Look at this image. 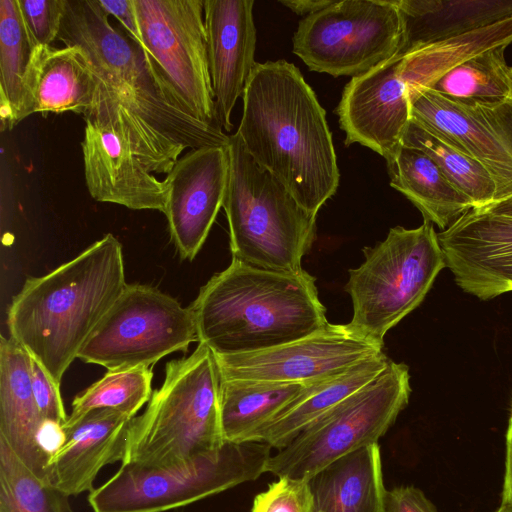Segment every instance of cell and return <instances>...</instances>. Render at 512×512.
<instances>
[{
	"mask_svg": "<svg viewBox=\"0 0 512 512\" xmlns=\"http://www.w3.org/2000/svg\"><path fill=\"white\" fill-rule=\"evenodd\" d=\"M254 0H204L209 71L218 122L231 131V114L256 61Z\"/></svg>",
	"mask_w": 512,
	"mask_h": 512,
	"instance_id": "obj_18",
	"label": "cell"
},
{
	"mask_svg": "<svg viewBox=\"0 0 512 512\" xmlns=\"http://www.w3.org/2000/svg\"><path fill=\"white\" fill-rule=\"evenodd\" d=\"M132 419L114 409H97L64 423L47 464L46 483L68 496L93 491L101 469L122 462Z\"/></svg>",
	"mask_w": 512,
	"mask_h": 512,
	"instance_id": "obj_20",
	"label": "cell"
},
{
	"mask_svg": "<svg viewBox=\"0 0 512 512\" xmlns=\"http://www.w3.org/2000/svg\"><path fill=\"white\" fill-rule=\"evenodd\" d=\"M271 446L225 442L188 465L149 468L121 463L116 473L89 493L93 512H164L253 481L266 472Z\"/></svg>",
	"mask_w": 512,
	"mask_h": 512,
	"instance_id": "obj_8",
	"label": "cell"
},
{
	"mask_svg": "<svg viewBox=\"0 0 512 512\" xmlns=\"http://www.w3.org/2000/svg\"><path fill=\"white\" fill-rule=\"evenodd\" d=\"M219 379L222 435L224 442L233 443L250 441L308 384Z\"/></svg>",
	"mask_w": 512,
	"mask_h": 512,
	"instance_id": "obj_28",
	"label": "cell"
},
{
	"mask_svg": "<svg viewBox=\"0 0 512 512\" xmlns=\"http://www.w3.org/2000/svg\"><path fill=\"white\" fill-rule=\"evenodd\" d=\"M31 356L12 338L0 340V440L38 478L46 482L52 453L48 435L61 440V428L47 423L31 382Z\"/></svg>",
	"mask_w": 512,
	"mask_h": 512,
	"instance_id": "obj_21",
	"label": "cell"
},
{
	"mask_svg": "<svg viewBox=\"0 0 512 512\" xmlns=\"http://www.w3.org/2000/svg\"><path fill=\"white\" fill-rule=\"evenodd\" d=\"M223 202L232 258L251 266L299 273L316 239V217L247 152L236 132L228 145Z\"/></svg>",
	"mask_w": 512,
	"mask_h": 512,
	"instance_id": "obj_6",
	"label": "cell"
},
{
	"mask_svg": "<svg viewBox=\"0 0 512 512\" xmlns=\"http://www.w3.org/2000/svg\"><path fill=\"white\" fill-rule=\"evenodd\" d=\"M365 260L349 270L345 290L352 299L349 324L384 346V336L424 300L446 267L438 233L431 222L417 228L389 230L374 247L363 249Z\"/></svg>",
	"mask_w": 512,
	"mask_h": 512,
	"instance_id": "obj_7",
	"label": "cell"
},
{
	"mask_svg": "<svg viewBox=\"0 0 512 512\" xmlns=\"http://www.w3.org/2000/svg\"><path fill=\"white\" fill-rule=\"evenodd\" d=\"M391 360L381 352L370 356L331 377L311 382L267 423L250 441L282 449L304 428L345 398L374 380Z\"/></svg>",
	"mask_w": 512,
	"mask_h": 512,
	"instance_id": "obj_22",
	"label": "cell"
},
{
	"mask_svg": "<svg viewBox=\"0 0 512 512\" xmlns=\"http://www.w3.org/2000/svg\"><path fill=\"white\" fill-rule=\"evenodd\" d=\"M397 5L401 56L512 16V0H397Z\"/></svg>",
	"mask_w": 512,
	"mask_h": 512,
	"instance_id": "obj_23",
	"label": "cell"
},
{
	"mask_svg": "<svg viewBox=\"0 0 512 512\" xmlns=\"http://www.w3.org/2000/svg\"><path fill=\"white\" fill-rule=\"evenodd\" d=\"M24 24L36 46H50L58 39L65 0H18Z\"/></svg>",
	"mask_w": 512,
	"mask_h": 512,
	"instance_id": "obj_35",
	"label": "cell"
},
{
	"mask_svg": "<svg viewBox=\"0 0 512 512\" xmlns=\"http://www.w3.org/2000/svg\"><path fill=\"white\" fill-rule=\"evenodd\" d=\"M250 512H315L308 481L278 478L256 495Z\"/></svg>",
	"mask_w": 512,
	"mask_h": 512,
	"instance_id": "obj_34",
	"label": "cell"
},
{
	"mask_svg": "<svg viewBox=\"0 0 512 512\" xmlns=\"http://www.w3.org/2000/svg\"><path fill=\"white\" fill-rule=\"evenodd\" d=\"M511 43L512 16L403 56L399 75L409 96L428 89L435 80L461 62L489 49Z\"/></svg>",
	"mask_w": 512,
	"mask_h": 512,
	"instance_id": "obj_29",
	"label": "cell"
},
{
	"mask_svg": "<svg viewBox=\"0 0 512 512\" xmlns=\"http://www.w3.org/2000/svg\"><path fill=\"white\" fill-rule=\"evenodd\" d=\"M386 512H437L434 504L418 488L401 486L387 491Z\"/></svg>",
	"mask_w": 512,
	"mask_h": 512,
	"instance_id": "obj_37",
	"label": "cell"
},
{
	"mask_svg": "<svg viewBox=\"0 0 512 512\" xmlns=\"http://www.w3.org/2000/svg\"><path fill=\"white\" fill-rule=\"evenodd\" d=\"M335 0H280L283 6L289 8L300 16H308L314 14L328 6Z\"/></svg>",
	"mask_w": 512,
	"mask_h": 512,
	"instance_id": "obj_39",
	"label": "cell"
},
{
	"mask_svg": "<svg viewBox=\"0 0 512 512\" xmlns=\"http://www.w3.org/2000/svg\"><path fill=\"white\" fill-rule=\"evenodd\" d=\"M95 89L94 76L79 47L37 48L31 75L33 114L84 116L93 104Z\"/></svg>",
	"mask_w": 512,
	"mask_h": 512,
	"instance_id": "obj_26",
	"label": "cell"
},
{
	"mask_svg": "<svg viewBox=\"0 0 512 512\" xmlns=\"http://www.w3.org/2000/svg\"><path fill=\"white\" fill-rule=\"evenodd\" d=\"M401 39L397 0H341L300 20L292 50L311 71L353 78L398 55Z\"/></svg>",
	"mask_w": 512,
	"mask_h": 512,
	"instance_id": "obj_10",
	"label": "cell"
},
{
	"mask_svg": "<svg viewBox=\"0 0 512 512\" xmlns=\"http://www.w3.org/2000/svg\"><path fill=\"white\" fill-rule=\"evenodd\" d=\"M104 11L115 17L126 33L144 49L133 0H97Z\"/></svg>",
	"mask_w": 512,
	"mask_h": 512,
	"instance_id": "obj_38",
	"label": "cell"
},
{
	"mask_svg": "<svg viewBox=\"0 0 512 512\" xmlns=\"http://www.w3.org/2000/svg\"><path fill=\"white\" fill-rule=\"evenodd\" d=\"M227 147L190 150L166 174L164 214L182 259L195 258L223 207L229 177Z\"/></svg>",
	"mask_w": 512,
	"mask_h": 512,
	"instance_id": "obj_16",
	"label": "cell"
},
{
	"mask_svg": "<svg viewBox=\"0 0 512 512\" xmlns=\"http://www.w3.org/2000/svg\"><path fill=\"white\" fill-rule=\"evenodd\" d=\"M502 493L512 499V417H509L506 432L505 474Z\"/></svg>",
	"mask_w": 512,
	"mask_h": 512,
	"instance_id": "obj_40",
	"label": "cell"
},
{
	"mask_svg": "<svg viewBox=\"0 0 512 512\" xmlns=\"http://www.w3.org/2000/svg\"><path fill=\"white\" fill-rule=\"evenodd\" d=\"M108 16L97 0H65L58 40L81 49L96 82L84 120L111 128L151 173L168 174L186 149L227 147L230 135L189 114L150 54Z\"/></svg>",
	"mask_w": 512,
	"mask_h": 512,
	"instance_id": "obj_1",
	"label": "cell"
},
{
	"mask_svg": "<svg viewBox=\"0 0 512 512\" xmlns=\"http://www.w3.org/2000/svg\"><path fill=\"white\" fill-rule=\"evenodd\" d=\"M382 348L349 323H328L312 335L277 347L214 356L223 379L306 384L341 373Z\"/></svg>",
	"mask_w": 512,
	"mask_h": 512,
	"instance_id": "obj_13",
	"label": "cell"
},
{
	"mask_svg": "<svg viewBox=\"0 0 512 512\" xmlns=\"http://www.w3.org/2000/svg\"><path fill=\"white\" fill-rule=\"evenodd\" d=\"M151 368L107 370L106 374L77 394L65 423H73L97 409H114L134 418L152 396Z\"/></svg>",
	"mask_w": 512,
	"mask_h": 512,
	"instance_id": "obj_32",
	"label": "cell"
},
{
	"mask_svg": "<svg viewBox=\"0 0 512 512\" xmlns=\"http://www.w3.org/2000/svg\"><path fill=\"white\" fill-rule=\"evenodd\" d=\"M386 162L390 185L421 212L425 221L441 231L474 208L473 202L421 150L402 144Z\"/></svg>",
	"mask_w": 512,
	"mask_h": 512,
	"instance_id": "obj_25",
	"label": "cell"
},
{
	"mask_svg": "<svg viewBox=\"0 0 512 512\" xmlns=\"http://www.w3.org/2000/svg\"><path fill=\"white\" fill-rule=\"evenodd\" d=\"M395 55L344 87L336 108L345 145L358 143L389 160L402 146L411 120L410 100Z\"/></svg>",
	"mask_w": 512,
	"mask_h": 512,
	"instance_id": "obj_17",
	"label": "cell"
},
{
	"mask_svg": "<svg viewBox=\"0 0 512 512\" xmlns=\"http://www.w3.org/2000/svg\"><path fill=\"white\" fill-rule=\"evenodd\" d=\"M438 239L464 292L490 300L512 291V195L471 208Z\"/></svg>",
	"mask_w": 512,
	"mask_h": 512,
	"instance_id": "obj_14",
	"label": "cell"
},
{
	"mask_svg": "<svg viewBox=\"0 0 512 512\" xmlns=\"http://www.w3.org/2000/svg\"><path fill=\"white\" fill-rule=\"evenodd\" d=\"M219 380L214 353L203 343L168 362L163 384L130 421L121 463L180 467L222 447Z\"/></svg>",
	"mask_w": 512,
	"mask_h": 512,
	"instance_id": "obj_5",
	"label": "cell"
},
{
	"mask_svg": "<svg viewBox=\"0 0 512 512\" xmlns=\"http://www.w3.org/2000/svg\"><path fill=\"white\" fill-rule=\"evenodd\" d=\"M198 341L190 307L155 287L127 284L78 358L107 370L147 367Z\"/></svg>",
	"mask_w": 512,
	"mask_h": 512,
	"instance_id": "obj_11",
	"label": "cell"
},
{
	"mask_svg": "<svg viewBox=\"0 0 512 512\" xmlns=\"http://www.w3.org/2000/svg\"><path fill=\"white\" fill-rule=\"evenodd\" d=\"M38 46L24 24L18 0H0L1 130L33 114L31 75Z\"/></svg>",
	"mask_w": 512,
	"mask_h": 512,
	"instance_id": "obj_27",
	"label": "cell"
},
{
	"mask_svg": "<svg viewBox=\"0 0 512 512\" xmlns=\"http://www.w3.org/2000/svg\"><path fill=\"white\" fill-rule=\"evenodd\" d=\"M511 70H512V67H511ZM511 103H512V96H511Z\"/></svg>",
	"mask_w": 512,
	"mask_h": 512,
	"instance_id": "obj_42",
	"label": "cell"
},
{
	"mask_svg": "<svg viewBox=\"0 0 512 512\" xmlns=\"http://www.w3.org/2000/svg\"><path fill=\"white\" fill-rule=\"evenodd\" d=\"M85 182L98 201L132 210L165 212L167 187L111 128L85 120L81 142Z\"/></svg>",
	"mask_w": 512,
	"mask_h": 512,
	"instance_id": "obj_19",
	"label": "cell"
},
{
	"mask_svg": "<svg viewBox=\"0 0 512 512\" xmlns=\"http://www.w3.org/2000/svg\"><path fill=\"white\" fill-rule=\"evenodd\" d=\"M69 498L34 475L0 440V512H75Z\"/></svg>",
	"mask_w": 512,
	"mask_h": 512,
	"instance_id": "obj_33",
	"label": "cell"
},
{
	"mask_svg": "<svg viewBox=\"0 0 512 512\" xmlns=\"http://www.w3.org/2000/svg\"><path fill=\"white\" fill-rule=\"evenodd\" d=\"M411 120L443 136L492 175L497 200L512 195V103L467 106L426 89L409 95Z\"/></svg>",
	"mask_w": 512,
	"mask_h": 512,
	"instance_id": "obj_15",
	"label": "cell"
},
{
	"mask_svg": "<svg viewBox=\"0 0 512 512\" xmlns=\"http://www.w3.org/2000/svg\"><path fill=\"white\" fill-rule=\"evenodd\" d=\"M236 131L247 152L308 212L337 191L340 172L326 112L300 70L286 60L256 63Z\"/></svg>",
	"mask_w": 512,
	"mask_h": 512,
	"instance_id": "obj_2",
	"label": "cell"
},
{
	"mask_svg": "<svg viewBox=\"0 0 512 512\" xmlns=\"http://www.w3.org/2000/svg\"><path fill=\"white\" fill-rule=\"evenodd\" d=\"M402 144L428 155L474 207L497 200V186L488 170L443 136L410 120Z\"/></svg>",
	"mask_w": 512,
	"mask_h": 512,
	"instance_id": "obj_31",
	"label": "cell"
},
{
	"mask_svg": "<svg viewBox=\"0 0 512 512\" xmlns=\"http://www.w3.org/2000/svg\"><path fill=\"white\" fill-rule=\"evenodd\" d=\"M31 382L42 417L47 423L61 428L68 416L61 399L60 385L56 384L33 358L31 359Z\"/></svg>",
	"mask_w": 512,
	"mask_h": 512,
	"instance_id": "obj_36",
	"label": "cell"
},
{
	"mask_svg": "<svg viewBox=\"0 0 512 512\" xmlns=\"http://www.w3.org/2000/svg\"><path fill=\"white\" fill-rule=\"evenodd\" d=\"M409 368L391 360L374 380L345 398L271 455L266 472L308 480L333 461L376 444L407 406Z\"/></svg>",
	"mask_w": 512,
	"mask_h": 512,
	"instance_id": "obj_9",
	"label": "cell"
},
{
	"mask_svg": "<svg viewBox=\"0 0 512 512\" xmlns=\"http://www.w3.org/2000/svg\"><path fill=\"white\" fill-rule=\"evenodd\" d=\"M307 481L315 512H386L378 443L344 455Z\"/></svg>",
	"mask_w": 512,
	"mask_h": 512,
	"instance_id": "obj_24",
	"label": "cell"
},
{
	"mask_svg": "<svg viewBox=\"0 0 512 512\" xmlns=\"http://www.w3.org/2000/svg\"><path fill=\"white\" fill-rule=\"evenodd\" d=\"M126 285L122 245L106 234L48 274L26 279L7 310L9 337L60 385Z\"/></svg>",
	"mask_w": 512,
	"mask_h": 512,
	"instance_id": "obj_3",
	"label": "cell"
},
{
	"mask_svg": "<svg viewBox=\"0 0 512 512\" xmlns=\"http://www.w3.org/2000/svg\"><path fill=\"white\" fill-rule=\"evenodd\" d=\"M133 1L144 49L171 90L189 114L221 128L209 71L204 0Z\"/></svg>",
	"mask_w": 512,
	"mask_h": 512,
	"instance_id": "obj_12",
	"label": "cell"
},
{
	"mask_svg": "<svg viewBox=\"0 0 512 512\" xmlns=\"http://www.w3.org/2000/svg\"><path fill=\"white\" fill-rule=\"evenodd\" d=\"M198 343L218 356L262 351L323 329L329 322L315 278L233 259L189 306Z\"/></svg>",
	"mask_w": 512,
	"mask_h": 512,
	"instance_id": "obj_4",
	"label": "cell"
},
{
	"mask_svg": "<svg viewBox=\"0 0 512 512\" xmlns=\"http://www.w3.org/2000/svg\"><path fill=\"white\" fill-rule=\"evenodd\" d=\"M495 512H512V499L507 494L502 493V501Z\"/></svg>",
	"mask_w": 512,
	"mask_h": 512,
	"instance_id": "obj_41",
	"label": "cell"
},
{
	"mask_svg": "<svg viewBox=\"0 0 512 512\" xmlns=\"http://www.w3.org/2000/svg\"><path fill=\"white\" fill-rule=\"evenodd\" d=\"M506 47L489 49L461 62L428 89L467 106L497 107L510 102L512 70L505 59Z\"/></svg>",
	"mask_w": 512,
	"mask_h": 512,
	"instance_id": "obj_30",
	"label": "cell"
}]
</instances>
